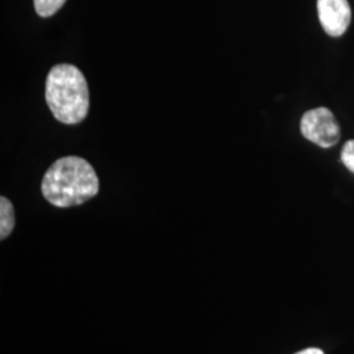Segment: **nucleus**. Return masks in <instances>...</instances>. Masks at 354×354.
Segmentation results:
<instances>
[{"instance_id":"3","label":"nucleus","mask_w":354,"mask_h":354,"mask_svg":"<svg viewBox=\"0 0 354 354\" xmlns=\"http://www.w3.org/2000/svg\"><path fill=\"white\" fill-rule=\"evenodd\" d=\"M301 133L306 140L323 149H328L340 140L342 130L337 120L327 108L306 112L301 120Z\"/></svg>"},{"instance_id":"1","label":"nucleus","mask_w":354,"mask_h":354,"mask_svg":"<svg viewBox=\"0 0 354 354\" xmlns=\"http://www.w3.org/2000/svg\"><path fill=\"white\" fill-rule=\"evenodd\" d=\"M99 188L93 167L79 156H66L54 162L41 184L45 200L57 207L82 205L93 198Z\"/></svg>"},{"instance_id":"2","label":"nucleus","mask_w":354,"mask_h":354,"mask_svg":"<svg viewBox=\"0 0 354 354\" xmlns=\"http://www.w3.org/2000/svg\"><path fill=\"white\" fill-rule=\"evenodd\" d=\"M46 102L62 124L76 125L89 111V91L83 73L73 64L54 66L46 77Z\"/></svg>"},{"instance_id":"6","label":"nucleus","mask_w":354,"mask_h":354,"mask_svg":"<svg viewBox=\"0 0 354 354\" xmlns=\"http://www.w3.org/2000/svg\"><path fill=\"white\" fill-rule=\"evenodd\" d=\"M66 0H35V10L41 17H50L58 12Z\"/></svg>"},{"instance_id":"5","label":"nucleus","mask_w":354,"mask_h":354,"mask_svg":"<svg viewBox=\"0 0 354 354\" xmlns=\"http://www.w3.org/2000/svg\"><path fill=\"white\" fill-rule=\"evenodd\" d=\"M15 227V212L11 201L6 197L0 198V239L10 236Z\"/></svg>"},{"instance_id":"7","label":"nucleus","mask_w":354,"mask_h":354,"mask_svg":"<svg viewBox=\"0 0 354 354\" xmlns=\"http://www.w3.org/2000/svg\"><path fill=\"white\" fill-rule=\"evenodd\" d=\"M342 160L344 165L354 174V140L345 142L342 150Z\"/></svg>"},{"instance_id":"4","label":"nucleus","mask_w":354,"mask_h":354,"mask_svg":"<svg viewBox=\"0 0 354 354\" xmlns=\"http://www.w3.org/2000/svg\"><path fill=\"white\" fill-rule=\"evenodd\" d=\"M317 13L324 32L332 37L342 36L352 20L348 0H317Z\"/></svg>"},{"instance_id":"8","label":"nucleus","mask_w":354,"mask_h":354,"mask_svg":"<svg viewBox=\"0 0 354 354\" xmlns=\"http://www.w3.org/2000/svg\"><path fill=\"white\" fill-rule=\"evenodd\" d=\"M295 354H324V352L322 349H317V348H307V349Z\"/></svg>"}]
</instances>
